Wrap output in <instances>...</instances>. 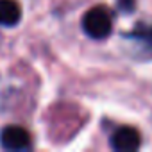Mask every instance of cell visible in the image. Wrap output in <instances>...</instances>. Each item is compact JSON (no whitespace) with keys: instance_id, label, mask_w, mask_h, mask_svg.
Segmentation results:
<instances>
[{"instance_id":"3","label":"cell","mask_w":152,"mask_h":152,"mask_svg":"<svg viewBox=\"0 0 152 152\" xmlns=\"http://www.w3.org/2000/svg\"><path fill=\"white\" fill-rule=\"evenodd\" d=\"M141 145V136L134 127H120L111 136V148L118 152L136 150Z\"/></svg>"},{"instance_id":"2","label":"cell","mask_w":152,"mask_h":152,"mask_svg":"<svg viewBox=\"0 0 152 152\" xmlns=\"http://www.w3.org/2000/svg\"><path fill=\"white\" fill-rule=\"evenodd\" d=\"M0 145L6 150H25L32 145L31 134L20 125H9L0 132Z\"/></svg>"},{"instance_id":"4","label":"cell","mask_w":152,"mask_h":152,"mask_svg":"<svg viewBox=\"0 0 152 152\" xmlns=\"http://www.w3.org/2000/svg\"><path fill=\"white\" fill-rule=\"evenodd\" d=\"M22 18V7L16 0H0V25L13 27Z\"/></svg>"},{"instance_id":"1","label":"cell","mask_w":152,"mask_h":152,"mask_svg":"<svg viewBox=\"0 0 152 152\" xmlns=\"http://www.w3.org/2000/svg\"><path fill=\"white\" fill-rule=\"evenodd\" d=\"M111 29H113L111 13L104 6H95L83 16V31L93 39L107 38Z\"/></svg>"},{"instance_id":"5","label":"cell","mask_w":152,"mask_h":152,"mask_svg":"<svg viewBox=\"0 0 152 152\" xmlns=\"http://www.w3.org/2000/svg\"><path fill=\"white\" fill-rule=\"evenodd\" d=\"M118 6H120L122 11H132V7H134V0H120Z\"/></svg>"}]
</instances>
